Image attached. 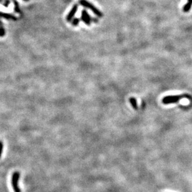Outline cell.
Returning a JSON list of instances; mask_svg holds the SVG:
<instances>
[{"instance_id":"5bb4252c","label":"cell","mask_w":192,"mask_h":192,"mask_svg":"<svg viewBox=\"0 0 192 192\" xmlns=\"http://www.w3.org/2000/svg\"><path fill=\"white\" fill-rule=\"evenodd\" d=\"M24 1H28V0H24Z\"/></svg>"},{"instance_id":"8992f818","label":"cell","mask_w":192,"mask_h":192,"mask_svg":"<svg viewBox=\"0 0 192 192\" xmlns=\"http://www.w3.org/2000/svg\"><path fill=\"white\" fill-rule=\"evenodd\" d=\"M0 17H3L5 19H12V20H17V18L14 17V16H12L8 13H5V12H2L1 11H0Z\"/></svg>"},{"instance_id":"ba28073f","label":"cell","mask_w":192,"mask_h":192,"mask_svg":"<svg viewBox=\"0 0 192 192\" xmlns=\"http://www.w3.org/2000/svg\"><path fill=\"white\" fill-rule=\"evenodd\" d=\"M129 101L134 109H137V108H138V106H137V102L136 99L134 97H132L129 99Z\"/></svg>"},{"instance_id":"5b68a950","label":"cell","mask_w":192,"mask_h":192,"mask_svg":"<svg viewBox=\"0 0 192 192\" xmlns=\"http://www.w3.org/2000/svg\"><path fill=\"white\" fill-rule=\"evenodd\" d=\"M78 8H79V5H77V4L74 5L72 6V8H71V10H70L68 14L67 15V16H66L67 21L71 22V21L73 20L74 17L75 16L76 12H78Z\"/></svg>"},{"instance_id":"30bf717a","label":"cell","mask_w":192,"mask_h":192,"mask_svg":"<svg viewBox=\"0 0 192 192\" xmlns=\"http://www.w3.org/2000/svg\"><path fill=\"white\" fill-rule=\"evenodd\" d=\"M5 34V29L3 28L2 22L0 21V37H3Z\"/></svg>"},{"instance_id":"277c9868","label":"cell","mask_w":192,"mask_h":192,"mask_svg":"<svg viewBox=\"0 0 192 192\" xmlns=\"http://www.w3.org/2000/svg\"><path fill=\"white\" fill-rule=\"evenodd\" d=\"M92 18L85 9H83L81 13V20L86 25L90 26L92 23Z\"/></svg>"},{"instance_id":"9c48e42d","label":"cell","mask_w":192,"mask_h":192,"mask_svg":"<svg viewBox=\"0 0 192 192\" xmlns=\"http://www.w3.org/2000/svg\"><path fill=\"white\" fill-rule=\"evenodd\" d=\"M13 1V3L14 4V11L16 12H18V13H21V10H20V8L19 7V5H18V3L17 2V1H16V0H12Z\"/></svg>"},{"instance_id":"7c38bea8","label":"cell","mask_w":192,"mask_h":192,"mask_svg":"<svg viewBox=\"0 0 192 192\" xmlns=\"http://www.w3.org/2000/svg\"><path fill=\"white\" fill-rule=\"evenodd\" d=\"M3 149V143L1 141H0V158H1V155H2Z\"/></svg>"},{"instance_id":"8fae6325","label":"cell","mask_w":192,"mask_h":192,"mask_svg":"<svg viewBox=\"0 0 192 192\" xmlns=\"http://www.w3.org/2000/svg\"><path fill=\"white\" fill-rule=\"evenodd\" d=\"M80 23V19L76 18H73V20L71 21V24L74 26H78Z\"/></svg>"},{"instance_id":"4fadbf2b","label":"cell","mask_w":192,"mask_h":192,"mask_svg":"<svg viewBox=\"0 0 192 192\" xmlns=\"http://www.w3.org/2000/svg\"><path fill=\"white\" fill-rule=\"evenodd\" d=\"M98 19L97 18H92V22H94V23H98Z\"/></svg>"},{"instance_id":"52a82bcc","label":"cell","mask_w":192,"mask_h":192,"mask_svg":"<svg viewBox=\"0 0 192 192\" xmlns=\"http://www.w3.org/2000/svg\"><path fill=\"white\" fill-rule=\"evenodd\" d=\"M191 6H192V0H188V3L183 7V11L185 12H188L191 8Z\"/></svg>"},{"instance_id":"6da1fadb","label":"cell","mask_w":192,"mask_h":192,"mask_svg":"<svg viewBox=\"0 0 192 192\" xmlns=\"http://www.w3.org/2000/svg\"><path fill=\"white\" fill-rule=\"evenodd\" d=\"M79 4L82 6L83 7L90 9L97 17L102 18L103 16V13H102V11H101L98 8H96V6H95L93 4H92L87 0H79Z\"/></svg>"},{"instance_id":"7a4b0ae2","label":"cell","mask_w":192,"mask_h":192,"mask_svg":"<svg viewBox=\"0 0 192 192\" xmlns=\"http://www.w3.org/2000/svg\"><path fill=\"white\" fill-rule=\"evenodd\" d=\"M188 97L187 95H168L167 97H165L162 99V102L164 104H174L176 102H178L180 99L183 98Z\"/></svg>"},{"instance_id":"3957f363","label":"cell","mask_w":192,"mask_h":192,"mask_svg":"<svg viewBox=\"0 0 192 192\" xmlns=\"http://www.w3.org/2000/svg\"><path fill=\"white\" fill-rule=\"evenodd\" d=\"M20 177V174L18 172H15L12 175L11 183L12 188H13L14 192H21L20 188L18 187V181L19 178Z\"/></svg>"}]
</instances>
